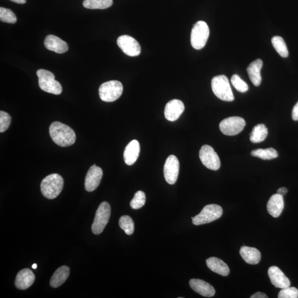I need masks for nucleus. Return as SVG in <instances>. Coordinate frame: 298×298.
<instances>
[{
	"instance_id": "nucleus-1",
	"label": "nucleus",
	"mask_w": 298,
	"mask_h": 298,
	"mask_svg": "<svg viewBox=\"0 0 298 298\" xmlns=\"http://www.w3.org/2000/svg\"><path fill=\"white\" fill-rule=\"evenodd\" d=\"M50 136L55 143L61 147L73 145L76 141V134L68 125L55 121L50 126Z\"/></svg>"
},
{
	"instance_id": "nucleus-2",
	"label": "nucleus",
	"mask_w": 298,
	"mask_h": 298,
	"mask_svg": "<svg viewBox=\"0 0 298 298\" xmlns=\"http://www.w3.org/2000/svg\"><path fill=\"white\" fill-rule=\"evenodd\" d=\"M64 183V179L60 175L53 174L47 176L41 182L42 195L49 199H55L60 194Z\"/></svg>"
},
{
	"instance_id": "nucleus-3",
	"label": "nucleus",
	"mask_w": 298,
	"mask_h": 298,
	"mask_svg": "<svg viewBox=\"0 0 298 298\" xmlns=\"http://www.w3.org/2000/svg\"><path fill=\"white\" fill-rule=\"evenodd\" d=\"M213 93L218 99L224 101L232 102L234 96L231 89L229 79L225 75H218L214 77L211 82Z\"/></svg>"
},
{
	"instance_id": "nucleus-4",
	"label": "nucleus",
	"mask_w": 298,
	"mask_h": 298,
	"mask_svg": "<svg viewBox=\"0 0 298 298\" xmlns=\"http://www.w3.org/2000/svg\"><path fill=\"white\" fill-rule=\"evenodd\" d=\"M39 86L41 90L54 95H60L62 92L61 84L56 80L54 75L48 70L40 69L37 71Z\"/></svg>"
},
{
	"instance_id": "nucleus-5",
	"label": "nucleus",
	"mask_w": 298,
	"mask_h": 298,
	"mask_svg": "<svg viewBox=\"0 0 298 298\" xmlns=\"http://www.w3.org/2000/svg\"><path fill=\"white\" fill-rule=\"evenodd\" d=\"M123 86L119 81L112 80L102 84L99 88V98L103 101L114 102L123 94Z\"/></svg>"
},
{
	"instance_id": "nucleus-6",
	"label": "nucleus",
	"mask_w": 298,
	"mask_h": 298,
	"mask_svg": "<svg viewBox=\"0 0 298 298\" xmlns=\"http://www.w3.org/2000/svg\"><path fill=\"white\" fill-rule=\"evenodd\" d=\"M209 36V29L206 23L202 20L197 22L193 27L191 35L192 47L197 50L204 48Z\"/></svg>"
},
{
	"instance_id": "nucleus-7",
	"label": "nucleus",
	"mask_w": 298,
	"mask_h": 298,
	"mask_svg": "<svg viewBox=\"0 0 298 298\" xmlns=\"http://www.w3.org/2000/svg\"><path fill=\"white\" fill-rule=\"evenodd\" d=\"M222 209L219 205L212 204L205 206L199 215L193 218L192 222L195 225L209 223L221 217Z\"/></svg>"
},
{
	"instance_id": "nucleus-8",
	"label": "nucleus",
	"mask_w": 298,
	"mask_h": 298,
	"mask_svg": "<svg viewBox=\"0 0 298 298\" xmlns=\"http://www.w3.org/2000/svg\"><path fill=\"white\" fill-rule=\"evenodd\" d=\"M111 213L110 205L106 201H103L99 205L92 225V231L94 234L99 235L103 232L110 220Z\"/></svg>"
},
{
	"instance_id": "nucleus-9",
	"label": "nucleus",
	"mask_w": 298,
	"mask_h": 298,
	"mask_svg": "<svg viewBox=\"0 0 298 298\" xmlns=\"http://www.w3.org/2000/svg\"><path fill=\"white\" fill-rule=\"evenodd\" d=\"M245 125V120L241 117H231L221 121L219 128L225 135L233 136L241 132Z\"/></svg>"
},
{
	"instance_id": "nucleus-10",
	"label": "nucleus",
	"mask_w": 298,
	"mask_h": 298,
	"mask_svg": "<svg viewBox=\"0 0 298 298\" xmlns=\"http://www.w3.org/2000/svg\"><path fill=\"white\" fill-rule=\"evenodd\" d=\"M199 155L201 162L208 169L214 171L219 169L221 165L219 157L212 146L208 145L201 146Z\"/></svg>"
},
{
	"instance_id": "nucleus-11",
	"label": "nucleus",
	"mask_w": 298,
	"mask_h": 298,
	"mask_svg": "<svg viewBox=\"0 0 298 298\" xmlns=\"http://www.w3.org/2000/svg\"><path fill=\"white\" fill-rule=\"evenodd\" d=\"M117 44L122 52L130 57H137L141 53V47L138 41L134 38L123 35L117 40Z\"/></svg>"
},
{
	"instance_id": "nucleus-12",
	"label": "nucleus",
	"mask_w": 298,
	"mask_h": 298,
	"mask_svg": "<svg viewBox=\"0 0 298 298\" xmlns=\"http://www.w3.org/2000/svg\"><path fill=\"white\" fill-rule=\"evenodd\" d=\"M179 171V162L177 157L171 155L166 159L163 174L166 181L170 184H174L178 179Z\"/></svg>"
},
{
	"instance_id": "nucleus-13",
	"label": "nucleus",
	"mask_w": 298,
	"mask_h": 298,
	"mask_svg": "<svg viewBox=\"0 0 298 298\" xmlns=\"http://www.w3.org/2000/svg\"><path fill=\"white\" fill-rule=\"evenodd\" d=\"M103 176L101 168L94 165L92 166L85 178V187L87 192H92L98 187Z\"/></svg>"
},
{
	"instance_id": "nucleus-14",
	"label": "nucleus",
	"mask_w": 298,
	"mask_h": 298,
	"mask_svg": "<svg viewBox=\"0 0 298 298\" xmlns=\"http://www.w3.org/2000/svg\"><path fill=\"white\" fill-rule=\"evenodd\" d=\"M184 105L181 100L173 99L168 102L165 106L164 115L167 120L174 121L178 120L184 111Z\"/></svg>"
},
{
	"instance_id": "nucleus-15",
	"label": "nucleus",
	"mask_w": 298,
	"mask_h": 298,
	"mask_svg": "<svg viewBox=\"0 0 298 298\" xmlns=\"http://www.w3.org/2000/svg\"><path fill=\"white\" fill-rule=\"evenodd\" d=\"M268 274L272 284L276 288L283 289L290 287V280L278 267H271L268 269Z\"/></svg>"
},
{
	"instance_id": "nucleus-16",
	"label": "nucleus",
	"mask_w": 298,
	"mask_h": 298,
	"mask_svg": "<svg viewBox=\"0 0 298 298\" xmlns=\"http://www.w3.org/2000/svg\"><path fill=\"white\" fill-rule=\"evenodd\" d=\"M35 280V274L28 268H25L20 271L17 275L15 286L20 290H26L31 286Z\"/></svg>"
},
{
	"instance_id": "nucleus-17",
	"label": "nucleus",
	"mask_w": 298,
	"mask_h": 298,
	"mask_svg": "<svg viewBox=\"0 0 298 298\" xmlns=\"http://www.w3.org/2000/svg\"><path fill=\"white\" fill-rule=\"evenodd\" d=\"M44 45L46 48L58 54H62L68 51V44L56 36L49 35L45 38Z\"/></svg>"
},
{
	"instance_id": "nucleus-18",
	"label": "nucleus",
	"mask_w": 298,
	"mask_h": 298,
	"mask_svg": "<svg viewBox=\"0 0 298 298\" xmlns=\"http://www.w3.org/2000/svg\"><path fill=\"white\" fill-rule=\"evenodd\" d=\"M191 288L201 296L212 297L215 295V289L205 281L199 279H192L190 281Z\"/></svg>"
},
{
	"instance_id": "nucleus-19",
	"label": "nucleus",
	"mask_w": 298,
	"mask_h": 298,
	"mask_svg": "<svg viewBox=\"0 0 298 298\" xmlns=\"http://www.w3.org/2000/svg\"><path fill=\"white\" fill-rule=\"evenodd\" d=\"M140 146L139 141L133 140L125 147L124 159L126 164L131 166L135 163L139 156Z\"/></svg>"
},
{
	"instance_id": "nucleus-20",
	"label": "nucleus",
	"mask_w": 298,
	"mask_h": 298,
	"mask_svg": "<svg viewBox=\"0 0 298 298\" xmlns=\"http://www.w3.org/2000/svg\"><path fill=\"white\" fill-rule=\"evenodd\" d=\"M267 208L273 217H279L284 208L283 196L278 194L273 195L268 201Z\"/></svg>"
},
{
	"instance_id": "nucleus-21",
	"label": "nucleus",
	"mask_w": 298,
	"mask_h": 298,
	"mask_svg": "<svg viewBox=\"0 0 298 298\" xmlns=\"http://www.w3.org/2000/svg\"><path fill=\"white\" fill-rule=\"evenodd\" d=\"M262 65L263 61L258 59L252 62L247 68L250 80L256 86H258L261 83V70Z\"/></svg>"
},
{
	"instance_id": "nucleus-22",
	"label": "nucleus",
	"mask_w": 298,
	"mask_h": 298,
	"mask_svg": "<svg viewBox=\"0 0 298 298\" xmlns=\"http://www.w3.org/2000/svg\"><path fill=\"white\" fill-rule=\"evenodd\" d=\"M241 258L248 264H258L261 258V254L257 249L248 246H242L240 250Z\"/></svg>"
},
{
	"instance_id": "nucleus-23",
	"label": "nucleus",
	"mask_w": 298,
	"mask_h": 298,
	"mask_svg": "<svg viewBox=\"0 0 298 298\" xmlns=\"http://www.w3.org/2000/svg\"><path fill=\"white\" fill-rule=\"evenodd\" d=\"M206 263L210 270L222 276H227L230 273V269L227 265L221 259L215 258H210L206 260Z\"/></svg>"
},
{
	"instance_id": "nucleus-24",
	"label": "nucleus",
	"mask_w": 298,
	"mask_h": 298,
	"mask_svg": "<svg viewBox=\"0 0 298 298\" xmlns=\"http://www.w3.org/2000/svg\"><path fill=\"white\" fill-rule=\"evenodd\" d=\"M70 269L68 267L63 266L59 268L50 279V285L53 288L60 287L68 279Z\"/></svg>"
},
{
	"instance_id": "nucleus-25",
	"label": "nucleus",
	"mask_w": 298,
	"mask_h": 298,
	"mask_svg": "<svg viewBox=\"0 0 298 298\" xmlns=\"http://www.w3.org/2000/svg\"><path fill=\"white\" fill-rule=\"evenodd\" d=\"M268 129L265 125L259 124L256 125L250 134V140L253 143H259L266 139Z\"/></svg>"
},
{
	"instance_id": "nucleus-26",
	"label": "nucleus",
	"mask_w": 298,
	"mask_h": 298,
	"mask_svg": "<svg viewBox=\"0 0 298 298\" xmlns=\"http://www.w3.org/2000/svg\"><path fill=\"white\" fill-rule=\"evenodd\" d=\"M113 0H84L83 6L88 9H106L113 5Z\"/></svg>"
},
{
	"instance_id": "nucleus-27",
	"label": "nucleus",
	"mask_w": 298,
	"mask_h": 298,
	"mask_svg": "<svg viewBox=\"0 0 298 298\" xmlns=\"http://www.w3.org/2000/svg\"><path fill=\"white\" fill-rule=\"evenodd\" d=\"M252 156L262 159H272L278 158V152L274 148L258 149L252 151Z\"/></svg>"
},
{
	"instance_id": "nucleus-28",
	"label": "nucleus",
	"mask_w": 298,
	"mask_h": 298,
	"mask_svg": "<svg viewBox=\"0 0 298 298\" xmlns=\"http://www.w3.org/2000/svg\"><path fill=\"white\" fill-rule=\"evenodd\" d=\"M272 44L279 55L283 58L288 57L289 53L286 44L282 37L275 36L272 38Z\"/></svg>"
},
{
	"instance_id": "nucleus-29",
	"label": "nucleus",
	"mask_w": 298,
	"mask_h": 298,
	"mask_svg": "<svg viewBox=\"0 0 298 298\" xmlns=\"http://www.w3.org/2000/svg\"><path fill=\"white\" fill-rule=\"evenodd\" d=\"M119 224L120 228L128 236H131L134 233V222L131 217L128 216L121 217Z\"/></svg>"
},
{
	"instance_id": "nucleus-30",
	"label": "nucleus",
	"mask_w": 298,
	"mask_h": 298,
	"mask_svg": "<svg viewBox=\"0 0 298 298\" xmlns=\"http://www.w3.org/2000/svg\"><path fill=\"white\" fill-rule=\"evenodd\" d=\"M0 20L3 22L14 24L17 22V18L11 10L1 7L0 8Z\"/></svg>"
},
{
	"instance_id": "nucleus-31",
	"label": "nucleus",
	"mask_w": 298,
	"mask_h": 298,
	"mask_svg": "<svg viewBox=\"0 0 298 298\" xmlns=\"http://www.w3.org/2000/svg\"><path fill=\"white\" fill-rule=\"evenodd\" d=\"M146 197L145 193L139 191H138L135 195L134 196V198L131 201V207L133 209H139L142 207L145 204Z\"/></svg>"
},
{
	"instance_id": "nucleus-32",
	"label": "nucleus",
	"mask_w": 298,
	"mask_h": 298,
	"mask_svg": "<svg viewBox=\"0 0 298 298\" xmlns=\"http://www.w3.org/2000/svg\"><path fill=\"white\" fill-rule=\"evenodd\" d=\"M231 82H232L233 86L238 91L242 92V93H244L249 89L247 84L237 74L233 75L232 79H231Z\"/></svg>"
},
{
	"instance_id": "nucleus-33",
	"label": "nucleus",
	"mask_w": 298,
	"mask_h": 298,
	"mask_svg": "<svg viewBox=\"0 0 298 298\" xmlns=\"http://www.w3.org/2000/svg\"><path fill=\"white\" fill-rule=\"evenodd\" d=\"M11 122V117L7 113L0 112V132L3 133L9 128Z\"/></svg>"
},
{
	"instance_id": "nucleus-34",
	"label": "nucleus",
	"mask_w": 298,
	"mask_h": 298,
	"mask_svg": "<svg viewBox=\"0 0 298 298\" xmlns=\"http://www.w3.org/2000/svg\"><path fill=\"white\" fill-rule=\"evenodd\" d=\"M279 298H298V290L295 287H288L282 289L279 294Z\"/></svg>"
},
{
	"instance_id": "nucleus-35",
	"label": "nucleus",
	"mask_w": 298,
	"mask_h": 298,
	"mask_svg": "<svg viewBox=\"0 0 298 298\" xmlns=\"http://www.w3.org/2000/svg\"><path fill=\"white\" fill-rule=\"evenodd\" d=\"M292 119L294 120L298 121V102L293 108Z\"/></svg>"
},
{
	"instance_id": "nucleus-36",
	"label": "nucleus",
	"mask_w": 298,
	"mask_h": 298,
	"mask_svg": "<svg viewBox=\"0 0 298 298\" xmlns=\"http://www.w3.org/2000/svg\"><path fill=\"white\" fill-rule=\"evenodd\" d=\"M251 298H267L265 294L262 292H257L254 294L253 296H251Z\"/></svg>"
},
{
	"instance_id": "nucleus-37",
	"label": "nucleus",
	"mask_w": 298,
	"mask_h": 298,
	"mask_svg": "<svg viewBox=\"0 0 298 298\" xmlns=\"http://www.w3.org/2000/svg\"><path fill=\"white\" fill-rule=\"evenodd\" d=\"M288 190L287 188L282 187L278 189V194L282 196H284L287 194Z\"/></svg>"
},
{
	"instance_id": "nucleus-38",
	"label": "nucleus",
	"mask_w": 298,
	"mask_h": 298,
	"mask_svg": "<svg viewBox=\"0 0 298 298\" xmlns=\"http://www.w3.org/2000/svg\"><path fill=\"white\" fill-rule=\"evenodd\" d=\"M10 1L19 4H24L26 3V0H10Z\"/></svg>"
},
{
	"instance_id": "nucleus-39",
	"label": "nucleus",
	"mask_w": 298,
	"mask_h": 298,
	"mask_svg": "<svg viewBox=\"0 0 298 298\" xmlns=\"http://www.w3.org/2000/svg\"><path fill=\"white\" fill-rule=\"evenodd\" d=\"M32 268H33V269H36V268H37V264L36 263L33 264L32 266Z\"/></svg>"
}]
</instances>
